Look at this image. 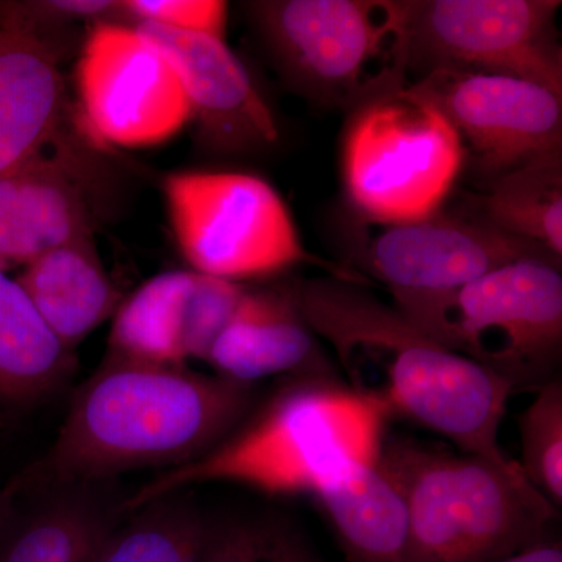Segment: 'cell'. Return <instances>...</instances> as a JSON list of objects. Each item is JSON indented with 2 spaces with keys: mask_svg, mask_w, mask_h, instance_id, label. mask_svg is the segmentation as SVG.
<instances>
[{
  "mask_svg": "<svg viewBox=\"0 0 562 562\" xmlns=\"http://www.w3.org/2000/svg\"><path fill=\"white\" fill-rule=\"evenodd\" d=\"M125 24L151 22L172 31L225 40L228 3L222 0H122Z\"/></svg>",
  "mask_w": 562,
  "mask_h": 562,
  "instance_id": "26",
  "label": "cell"
},
{
  "mask_svg": "<svg viewBox=\"0 0 562 562\" xmlns=\"http://www.w3.org/2000/svg\"><path fill=\"white\" fill-rule=\"evenodd\" d=\"M74 87L77 122L103 149L158 146L190 124V103L176 69L132 25L88 27Z\"/></svg>",
  "mask_w": 562,
  "mask_h": 562,
  "instance_id": "10",
  "label": "cell"
},
{
  "mask_svg": "<svg viewBox=\"0 0 562 562\" xmlns=\"http://www.w3.org/2000/svg\"><path fill=\"white\" fill-rule=\"evenodd\" d=\"M560 9V0H405L408 74H501L562 92Z\"/></svg>",
  "mask_w": 562,
  "mask_h": 562,
  "instance_id": "9",
  "label": "cell"
},
{
  "mask_svg": "<svg viewBox=\"0 0 562 562\" xmlns=\"http://www.w3.org/2000/svg\"><path fill=\"white\" fill-rule=\"evenodd\" d=\"M462 213L562 257V154L546 155L487 180L465 198Z\"/></svg>",
  "mask_w": 562,
  "mask_h": 562,
  "instance_id": "21",
  "label": "cell"
},
{
  "mask_svg": "<svg viewBox=\"0 0 562 562\" xmlns=\"http://www.w3.org/2000/svg\"><path fill=\"white\" fill-rule=\"evenodd\" d=\"M0 509H2V492H0Z\"/></svg>",
  "mask_w": 562,
  "mask_h": 562,
  "instance_id": "28",
  "label": "cell"
},
{
  "mask_svg": "<svg viewBox=\"0 0 562 562\" xmlns=\"http://www.w3.org/2000/svg\"><path fill=\"white\" fill-rule=\"evenodd\" d=\"M198 562H322L301 536L255 522L210 524Z\"/></svg>",
  "mask_w": 562,
  "mask_h": 562,
  "instance_id": "25",
  "label": "cell"
},
{
  "mask_svg": "<svg viewBox=\"0 0 562 562\" xmlns=\"http://www.w3.org/2000/svg\"><path fill=\"white\" fill-rule=\"evenodd\" d=\"M209 525L190 503L171 494L114 527L91 562H198Z\"/></svg>",
  "mask_w": 562,
  "mask_h": 562,
  "instance_id": "23",
  "label": "cell"
},
{
  "mask_svg": "<svg viewBox=\"0 0 562 562\" xmlns=\"http://www.w3.org/2000/svg\"><path fill=\"white\" fill-rule=\"evenodd\" d=\"M255 384L111 357L77 392L49 452L22 473V490L105 482L150 465L187 464L255 406Z\"/></svg>",
  "mask_w": 562,
  "mask_h": 562,
  "instance_id": "2",
  "label": "cell"
},
{
  "mask_svg": "<svg viewBox=\"0 0 562 562\" xmlns=\"http://www.w3.org/2000/svg\"><path fill=\"white\" fill-rule=\"evenodd\" d=\"M16 280L44 324L72 353L121 305L95 238L46 251L25 265Z\"/></svg>",
  "mask_w": 562,
  "mask_h": 562,
  "instance_id": "19",
  "label": "cell"
},
{
  "mask_svg": "<svg viewBox=\"0 0 562 562\" xmlns=\"http://www.w3.org/2000/svg\"><path fill=\"white\" fill-rule=\"evenodd\" d=\"M94 484L22 490L21 512L3 501L0 509V562H91L116 524Z\"/></svg>",
  "mask_w": 562,
  "mask_h": 562,
  "instance_id": "18",
  "label": "cell"
},
{
  "mask_svg": "<svg viewBox=\"0 0 562 562\" xmlns=\"http://www.w3.org/2000/svg\"><path fill=\"white\" fill-rule=\"evenodd\" d=\"M161 187L173 238L191 271L243 284L312 265L333 279L368 284L360 273L303 246L286 203L261 177L179 171L168 173Z\"/></svg>",
  "mask_w": 562,
  "mask_h": 562,
  "instance_id": "7",
  "label": "cell"
},
{
  "mask_svg": "<svg viewBox=\"0 0 562 562\" xmlns=\"http://www.w3.org/2000/svg\"><path fill=\"white\" fill-rule=\"evenodd\" d=\"M351 562H403L408 506L379 462L355 469L314 494Z\"/></svg>",
  "mask_w": 562,
  "mask_h": 562,
  "instance_id": "20",
  "label": "cell"
},
{
  "mask_svg": "<svg viewBox=\"0 0 562 562\" xmlns=\"http://www.w3.org/2000/svg\"><path fill=\"white\" fill-rule=\"evenodd\" d=\"M498 562H562L560 542L542 541Z\"/></svg>",
  "mask_w": 562,
  "mask_h": 562,
  "instance_id": "27",
  "label": "cell"
},
{
  "mask_svg": "<svg viewBox=\"0 0 562 562\" xmlns=\"http://www.w3.org/2000/svg\"><path fill=\"white\" fill-rule=\"evenodd\" d=\"M283 79L321 105L360 109L405 88V0L244 3Z\"/></svg>",
  "mask_w": 562,
  "mask_h": 562,
  "instance_id": "5",
  "label": "cell"
},
{
  "mask_svg": "<svg viewBox=\"0 0 562 562\" xmlns=\"http://www.w3.org/2000/svg\"><path fill=\"white\" fill-rule=\"evenodd\" d=\"M74 353L55 338L16 279L0 271V402L36 401L72 372Z\"/></svg>",
  "mask_w": 562,
  "mask_h": 562,
  "instance_id": "22",
  "label": "cell"
},
{
  "mask_svg": "<svg viewBox=\"0 0 562 562\" xmlns=\"http://www.w3.org/2000/svg\"><path fill=\"white\" fill-rule=\"evenodd\" d=\"M464 154L450 121L406 85L351 111L342 144L347 198L368 220H425L441 211Z\"/></svg>",
  "mask_w": 562,
  "mask_h": 562,
  "instance_id": "8",
  "label": "cell"
},
{
  "mask_svg": "<svg viewBox=\"0 0 562 562\" xmlns=\"http://www.w3.org/2000/svg\"><path fill=\"white\" fill-rule=\"evenodd\" d=\"M379 465L408 506L403 562H498L546 541L558 508L522 473L414 439H384Z\"/></svg>",
  "mask_w": 562,
  "mask_h": 562,
  "instance_id": "4",
  "label": "cell"
},
{
  "mask_svg": "<svg viewBox=\"0 0 562 562\" xmlns=\"http://www.w3.org/2000/svg\"><path fill=\"white\" fill-rule=\"evenodd\" d=\"M105 150L76 120L47 149L0 176V271L95 238L106 214Z\"/></svg>",
  "mask_w": 562,
  "mask_h": 562,
  "instance_id": "12",
  "label": "cell"
},
{
  "mask_svg": "<svg viewBox=\"0 0 562 562\" xmlns=\"http://www.w3.org/2000/svg\"><path fill=\"white\" fill-rule=\"evenodd\" d=\"M408 85L450 121L487 180L535 158L561 154L562 92L469 70H435Z\"/></svg>",
  "mask_w": 562,
  "mask_h": 562,
  "instance_id": "14",
  "label": "cell"
},
{
  "mask_svg": "<svg viewBox=\"0 0 562 562\" xmlns=\"http://www.w3.org/2000/svg\"><path fill=\"white\" fill-rule=\"evenodd\" d=\"M347 243L350 271L382 283L395 303L449 294L527 258L561 265L475 217L443 211L409 222H376L357 214Z\"/></svg>",
  "mask_w": 562,
  "mask_h": 562,
  "instance_id": "11",
  "label": "cell"
},
{
  "mask_svg": "<svg viewBox=\"0 0 562 562\" xmlns=\"http://www.w3.org/2000/svg\"><path fill=\"white\" fill-rule=\"evenodd\" d=\"M390 416L335 375L299 376L273 392L217 446L161 473L122 502L120 513L191 484L227 482L268 495H314L362 465L376 464Z\"/></svg>",
  "mask_w": 562,
  "mask_h": 562,
  "instance_id": "3",
  "label": "cell"
},
{
  "mask_svg": "<svg viewBox=\"0 0 562 562\" xmlns=\"http://www.w3.org/2000/svg\"><path fill=\"white\" fill-rule=\"evenodd\" d=\"M205 361L217 375L250 384L272 375H335L302 312L299 281L246 286Z\"/></svg>",
  "mask_w": 562,
  "mask_h": 562,
  "instance_id": "17",
  "label": "cell"
},
{
  "mask_svg": "<svg viewBox=\"0 0 562 562\" xmlns=\"http://www.w3.org/2000/svg\"><path fill=\"white\" fill-rule=\"evenodd\" d=\"M131 25L176 69L190 103L195 144L203 154L249 157L279 144L271 106L225 40L151 22Z\"/></svg>",
  "mask_w": 562,
  "mask_h": 562,
  "instance_id": "15",
  "label": "cell"
},
{
  "mask_svg": "<svg viewBox=\"0 0 562 562\" xmlns=\"http://www.w3.org/2000/svg\"><path fill=\"white\" fill-rule=\"evenodd\" d=\"M246 284L195 271H166L121 302L110 331L111 357L161 366L206 360L236 312Z\"/></svg>",
  "mask_w": 562,
  "mask_h": 562,
  "instance_id": "16",
  "label": "cell"
},
{
  "mask_svg": "<svg viewBox=\"0 0 562 562\" xmlns=\"http://www.w3.org/2000/svg\"><path fill=\"white\" fill-rule=\"evenodd\" d=\"M447 349L479 362L513 391L550 382L562 347L561 265L527 258L460 290L395 303Z\"/></svg>",
  "mask_w": 562,
  "mask_h": 562,
  "instance_id": "6",
  "label": "cell"
},
{
  "mask_svg": "<svg viewBox=\"0 0 562 562\" xmlns=\"http://www.w3.org/2000/svg\"><path fill=\"white\" fill-rule=\"evenodd\" d=\"M79 27L41 0H0V176L76 122L63 66L79 52Z\"/></svg>",
  "mask_w": 562,
  "mask_h": 562,
  "instance_id": "13",
  "label": "cell"
},
{
  "mask_svg": "<svg viewBox=\"0 0 562 562\" xmlns=\"http://www.w3.org/2000/svg\"><path fill=\"white\" fill-rule=\"evenodd\" d=\"M299 297L314 335L335 351L347 386L390 419L412 420L462 453L524 475L498 442L509 383L435 341L364 286L327 276L299 281Z\"/></svg>",
  "mask_w": 562,
  "mask_h": 562,
  "instance_id": "1",
  "label": "cell"
},
{
  "mask_svg": "<svg viewBox=\"0 0 562 562\" xmlns=\"http://www.w3.org/2000/svg\"><path fill=\"white\" fill-rule=\"evenodd\" d=\"M525 479L554 508L562 506V384L550 380L519 419Z\"/></svg>",
  "mask_w": 562,
  "mask_h": 562,
  "instance_id": "24",
  "label": "cell"
}]
</instances>
